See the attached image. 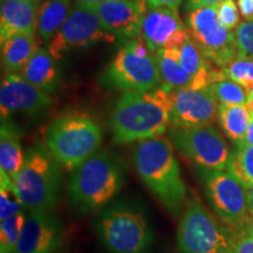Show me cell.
I'll return each instance as SVG.
<instances>
[{
	"label": "cell",
	"instance_id": "1",
	"mask_svg": "<svg viewBox=\"0 0 253 253\" xmlns=\"http://www.w3.org/2000/svg\"><path fill=\"white\" fill-rule=\"evenodd\" d=\"M172 91L167 84L145 91H125L110 118L114 141L125 144L163 135L171 125Z\"/></svg>",
	"mask_w": 253,
	"mask_h": 253
},
{
	"label": "cell",
	"instance_id": "2",
	"mask_svg": "<svg viewBox=\"0 0 253 253\" xmlns=\"http://www.w3.org/2000/svg\"><path fill=\"white\" fill-rule=\"evenodd\" d=\"M134 164L138 176L170 212L177 214L186 197V188L170 138L154 137L135 148Z\"/></svg>",
	"mask_w": 253,
	"mask_h": 253
},
{
	"label": "cell",
	"instance_id": "3",
	"mask_svg": "<svg viewBox=\"0 0 253 253\" xmlns=\"http://www.w3.org/2000/svg\"><path fill=\"white\" fill-rule=\"evenodd\" d=\"M125 173L118 157L107 151H96L73 170L69 179V197L84 212L102 209L119 194Z\"/></svg>",
	"mask_w": 253,
	"mask_h": 253
},
{
	"label": "cell",
	"instance_id": "4",
	"mask_svg": "<svg viewBox=\"0 0 253 253\" xmlns=\"http://www.w3.org/2000/svg\"><path fill=\"white\" fill-rule=\"evenodd\" d=\"M102 130L93 119L82 114L60 116L48 126L46 148L68 170H75L96 153Z\"/></svg>",
	"mask_w": 253,
	"mask_h": 253
},
{
	"label": "cell",
	"instance_id": "5",
	"mask_svg": "<svg viewBox=\"0 0 253 253\" xmlns=\"http://www.w3.org/2000/svg\"><path fill=\"white\" fill-rule=\"evenodd\" d=\"M13 183L28 212L50 211L61 188L60 163L42 145L28 148L24 166Z\"/></svg>",
	"mask_w": 253,
	"mask_h": 253
},
{
	"label": "cell",
	"instance_id": "6",
	"mask_svg": "<svg viewBox=\"0 0 253 253\" xmlns=\"http://www.w3.org/2000/svg\"><path fill=\"white\" fill-rule=\"evenodd\" d=\"M101 242L110 253H147L154 233L144 214L128 207H114L96 223Z\"/></svg>",
	"mask_w": 253,
	"mask_h": 253
},
{
	"label": "cell",
	"instance_id": "7",
	"mask_svg": "<svg viewBox=\"0 0 253 253\" xmlns=\"http://www.w3.org/2000/svg\"><path fill=\"white\" fill-rule=\"evenodd\" d=\"M236 237L201 202L192 199L183 213L177 239L182 253H231Z\"/></svg>",
	"mask_w": 253,
	"mask_h": 253
},
{
	"label": "cell",
	"instance_id": "8",
	"mask_svg": "<svg viewBox=\"0 0 253 253\" xmlns=\"http://www.w3.org/2000/svg\"><path fill=\"white\" fill-rule=\"evenodd\" d=\"M186 26L207 58L219 68L226 67L239 56L236 32L220 23L216 5L190 11Z\"/></svg>",
	"mask_w": 253,
	"mask_h": 253
},
{
	"label": "cell",
	"instance_id": "9",
	"mask_svg": "<svg viewBox=\"0 0 253 253\" xmlns=\"http://www.w3.org/2000/svg\"><path fill=\"white\" fill-rule=\"evenodd\" d=\"M169 138L183 156L192 161L199 169L225 171L231 154L226 142L213 126L197 128H175Z\"/></svg>",
	"mask_w": 253,
	"mask_h": 253
},
{
	"label": "cell",
	"instance_id": "10",
	"mask_svg": "<svg viewBox=\"0 0 253 253\" xmlns=\"http://www.w3.org/2000/svg\"><path fill=\"white\" fill-rule=\"evenodd\" d=\"M101 80L114 89L145 91L160 87L162 78L154 53L140 55L126 42L110 61Z\"/></svg>",
	"mask_w": 253,
	"mask_h": 253
},
{
	"label": "cell",
	"instance_id": "11",
	"mask_svg": "<svg viewBox=\"0 0 253 253\" xmlns=\"http://www.w3.org/2000/svg\"><path fill=\"white\" fill-rule=\"evenodd\" d=\"M115 40L116 37L106 31L89 6L77 2L65 24L47 43V49L53 58L60 60L69 52Z\"/></svg>",
	"mask_w": 253,
	"mask_h": 253
},
{
	"label": "cell",
	"instance_id": "12",
	"mask_svg": "<svg viewBox=\"0 0 253 253\" xmlns=\"http://www.w3.org/2000/svg\"><path fill=\"white\" fill-rule=\"evenodd\" d=\"M204 189L211 207L227 225L243 230L251 217L248 189L229 171L202 169Z\"/></svg>",
	"mask_w": 253,
	"mask_h": 253
},
{
	"label": "cell",
	"instance_id": "13",
	"mask_svg": "<svg viewBox=\"0 0 253 253\" xmlns=\"http://www.w3.org/2000/svg\"><path fill=\"white\" fill-rule=\"evenodd\" d=\"M52 104L48 93L40 89L26 79L8 73L2 78L0 86V110L1 120H7L12 114H25L36 116L42 115Z\"/></svg>",
	"mask_w": 253,
	"mask_h": 253
},
{
	"label": "cell",
	"instance_id": "14",
	"mask_svg": "<svg viewBox=\"0 0 253 253\" xmlns=\"http://www.w3.org/2000/svg\"><path fill=\"white\" fill-rule=\"evenodd\" d=\"M141 36L151 53L160 48H181L192 38L188 26L179 18L178 11L168 7L148 8Z\"/></svg>",
	"mask_w": 253,
	"mask_h": 253
},
{
	"label": "cell",
	"instance_id": "15",
	"mask_svg": "<svg viewBox=\"0 0 253 253\" xmlns=\"http://www.w3.org/2000/svg\"><path fill=\"white\" fill-rule=\"evenodd\" d=\"M217 115V100L209 88L203 90L173 89L171 126L175 128L211 126Z\"/></svg>",
	"mask_w": 253,
	"mask_h": 253
},
{
	"label": "cell",
	"instance_id": "16",
	"mask_svg": "<svg viewBox=\"0 0 253 253\" xmlns=\"http://www.w3.org/2000/svg\"><path fill=\"white\" fill-rule=\"evenodd\" d=\"M147 0H104L89 7L101 24L116 38H137L147 14Z\"/></svg>",
	"mask_w": 253,
	"mask_h": 253
},
{
	"label": "cell",
	"instance_id": "17",
	"mask_svg": "<svg viewBox=\"0 0 253 253\" xmlns=\"http://www.w3.org/2000/svg\"><path fill=\"white\" fill-rule=\"evenodd\" d=\"M63 230L50 211H30L13 253H56L62 244Z\"/></svg>",
	"mask_w": 253,
	"mask_h": 253
},
{
	"label": "cell",
	"instance_id": "18",
	"mask_svg": "<svg viewBox=\"0 0 253 253\" xmlns=\"http://www.w3.org/2000/svg\"><path fill=\"white\" fill-rule=\"evenodd\" d=\"M39 21V5L23 0H5L0 9V41L24 33H36Z\"/></svg>",
	"mask_w": 253,
	"mask_h": 253
},
{
	"label": "cell",
	"instance_id": "19",
	"mask_svg": "<svg viewBox=\"0 0 253 253\" xmlns=\"http://www.w3.org/2000/svg\"><path fill=\"white\" fill-rule=\"evenodd\" d=\"M20 130L7 120H1L0 128V173L14 182L24 166L25 153L20 143Z\"/></svg>",
	"mask_w": 253,
	"mask_h": 253
},
{
	"label": "cell",
	"instance_id": "20",
	"mask_svg": "<svg viewBox=\"0 0 253 253\" xmlns=\"http://www.w3.org/2000/svg\"><path fill=\"white\" fill-rule=\"evenodd\" d=\"M20 75L47 93H52L59 87V71L55 59L47 48L38 49L20 72Z\"/></svg>",
	"mask_w": 253,
	"mask_h": 253
},
{
	"label": "cell",
	"instance_id": "21",
	"mask_svg": "<svg viewBox=\"0 0 253 253\" xmlns=\"http://www.w3.org/2000/svg\"><path fill=\"white\" fill-rule=\"evenodd\" d=\"M38 49L39 47L34 33L18 34L9 38L1 42L2 67L8 73L21 72Z\"/></svg>",
	"mask_w": 253,
	"mask_h": 253
},
{
	"label": "cell",
	"instance_id": "22",
	"mask_svg": "<svg viewBox=\"0 0 253 253\" xmlns=\"http://www.w3.org/2000/svg\"><path fill=\"white\" fill-rule=\"evenodd\" d=\"M163 84L172 89L190 88L196 90L195 79L183 68L179 60V48H160L155 52Z\"/></svg>",
	"mask_w": 253,
	"mask_h": 253
},
{
	"label": "cell",
	"instance_id": "23",
	"mask_svg": "<svg viewBox=\"0 0 253 253\" xmlns=\"http://www.w3.org/2000/svg\"><path fill=\"white\" fill-rule=\"evenodd\" d=\"M179 60L183 68L195 79L196 90H203L211 84V66L209 59L201 46L196 41L190 39L179 48Z\"/></svg>",
	"mask_w": 253,
	"mask_h": 253
},
{
	"label": "cell",
	"instance_id": "24",
	"mask_svg": "<svg viewBox=\"0 0 253 253\" xmlns=\"http://www.w3.org/2000/svg\"><path fill=\"white\" fill-rule=\"evenodd\" d=\"M71 0H45L39 7L38 32L41 39L48 43L71 13Z\"/></svg>",
	"mask_w": 253,
	"mask_h": 253
},
{
	"label": "cell",
	"instance_id": "25",
	"mask_svg": "<svg viewBox=\"0 0 253 253\" xmlns=\"http://www.w3.org/2000/svg\"><path fill=\"white\" fill-rule=\"evenodd\" d=\"M218 120L227 137L237 145L244 142L246 130L251 120L245 106H218Z\"/></svg>",
	"mask_w": 253,
	"mask_h": 253
},
{
	"label": "cell",
	"instance_id": "26",
	"mask_svg": "<svg viewBox=\"0 0 253 253\" xmlns=\"http://www.w3.org/2000/svg\"><path fill=\"white\" fill-rule=\"evenodd\" d=\"M227 171L246 189L253 186V145H237V150L231 155Z\"/></svg>",
	"mask_w": 253,
	"mask_h": 253
},
{
	"label": "cell",
	"instance_id": "27",
	"mask_svg": "<svg viewBox=\"0 0 253 253\" xmlns=\"http://www.w3.org/2000/svg\"><path fill=\"white\" fill-rule=\"evenodd\" d=\"M209 89L216 97L217 102L227 106H245L249 93L245 87L231 79H223L209 86Z\"/></svg>",
	"mask_w": 253,
	"mask_h": 253
},
{
	"label": "cell",
	"instance_id": "28",
	"mask_svg": "<svg viewBox=\"0 0 253 253\" xmlns=\"http://www.w3.org/2000/svg\"><path fill=\"white\" fill-rule=\"evenodd\" d=\"M26 214L24 211L1 220L0 225V253H13L23 232Z\"/></svg>",
	"mask_w": 253,
	"mask_h": 253
},
{
	"label": "cell",
	"instance_id": "29",
	"mask_svg": "<svg viewBox=\"0 0 253 253\" xmlns=\"http://www.w3.org/2000/svg\"><path fill=\"white\" fill-rule=\"evenodd\" d=\"M0 219L24 211V204L14 183L2 173H0Z\"/></svg>",
	"mask_w": 253,
	"mask_h": 253
},
{
	"label": "cell",
	"instance_id": "30",
	"mask_svg": "<svg viewBox=\"0 0 253 253\" xmlns=\"http://www.w3.org/2000/svg\"><path fill=\"white\" fill-rule=\"evenodd\" d=\"M224 74L237 84H242L246 89L253 88V59L238 56L223 68Z\"/></svg>",
	"mask_w": 253,
	"mask_h": 253
},
{
	"label": "cell",
	"instance_id": "31",
	"mask_svg": "<svg viewBox=\"0 0 253 253\" xmlns=\"http://www.w3.org/2000/svg\"><path fill=\"white\" fill-rule=\"evenodd\" d=\"M239 56L253 59V21L240 24L236 31Z\"/></svg>",
	"mask_w": 253,
	"mask_h": 253
},
{
	"label": "cell",
	"instance_id": "32",
	"mask_svg": "<svg viewBox=\"0 0 253 253\" xmlns=\"http://www.w3.org/2000/svg\"><path fill=\"white\" fill-rule=\"evenodd\" d=\"M216 6L220 23L231 31L238 28L240 25V15L236 2L233 0H225V1H221Z\"/></svg>",
	"mask_w": 253,
	"mask_h": 253
},
{
	"label": "cell",
	"instance_id": "33",
	"mask_svg": "<svg viewBox=\"0 0 253 253\" xmlns=\"http://www.w3.org/2000/svg\"><path fill=\"white\" fill-rule=\"evenodd\" d=\"M231 253H253V235L245 230H240L233 243Z\"/></svg>",
	"mask_w": 253,
	"mask_h": 253
},
{
	"label": "cell",
	"instance_id": "34",
	"mask_svg": "<svg viewBox=\"0 0 253 253\" xmlns=\"http://www.w3.org/2000/svg\"><path fill=\"white\" fill-rule=\"evenodd\" d=\"M239 13L245 21H253V0H237Z\"/></svg>",
	"mask_w": 253,
	"mask_h": 253
},
{
	"label": "cell",
	"instance_id": "35",
	"mask_svg": "<svg viewBox=\"0 0 253 253\" xmlns=\"http://www.w3.org/2000/svg\"><path fill=\"white\" fill-rule=\"evenodd\" d=\"M221 1H225V0H186L184 8L188 12H190V11H194V9H197V8L218 5Z\"/></svg>",
	"mask_w": 253,
	"mask_h": 253
},
{
	"label": "cell",
	"instance_id": "36",
	"mask_svg": "<svg viewBox=\"0 0 253 253\" xmlns=\"http://www.w3.org/2000/svg\"><path fill=\"white\" fill-rule=\"evenodd\" d=\"M183 0H147L149 7H168L178 11Z\"/></svg>",
	"mask_w": 253,
	"mask_h": 253
},
{
	"label": "cell",
	"instance_id": "37",
	"mask_svg": "<svg viewBox=\"0 0 253 253\" xmlns=\"http://www.w3.org/2000/svg\"><path fill=\"white\" fill-rule=\"evenodd\" d=\"M242 144L246 145H253V118H251L248 126V130H246V135L244 138V142Z\"/></svg>",
	"mask_w": 253,
	"mask_h": 253
},
{
	"label": "cell",
	"instance_id": "38",
	"mask_svg": "<svg viewBox=\"0 0 253 253\" xmlns=\"http://www.w3.org/2000/svg\"><path fill=\"white\" fill-rule=\"evenodd\" d=\"M75 1L79 2V4H84V5H87V6H91V5L100 4V2L104 1V0H75Z\"/></svg>",
	"mask_w": 253,
	"mask_h": 253
},
{
	"label": "cell",
	"instance_id": "39",
	"mask_svg": "<svg viewBox=\"0 0 253 253\" xmlns=\"http://www.w3.org/2000/svg\"><path fill=\"white\" fill-rule=\"evenodd\" d=\"M249 195V203H250V211H251V216L253 214V186L248 189Z\"/></svg>",
	"mask_w": 253,
	"mask_h": 253
},
{
	"label": "cell",
	"instance_id": "40",
	"mask_svg": "<svg viewBox=\"0 0 253 253\" xmlns=\"http://www.w3.org/2000/svg\"><path fill=\"white\" fill-rule=\"evenodd\" d=\"M243 230L248 231V232L252 233V235H253V214H252L251 217H250V219H249V221H248V224H246V226H245L244 229H243Z\"/></svg>",
	"mask_w": 253,
	"mask_h": 253
},
{
	"label": "cell",
	"instance_id": "41",
	"mask_svg": "<svg viewBox=\"0 0 253 253\" xmlns=\"http://www.w3.org/2000/svg\"><path fill=\"white\" fill-rule=\"evenodd\" d=\"M23 1L30 2V4H34V5H39L40 0H23Z\"/></svg>",
	"mask_w": 253,
	"mask_h": 253
},
{
	"label": "cell",
	"instance_id": "42",
	"mask_svg": "<svg viewBox=\"0 0 253 253\" xmlns=\"http://www.w3.org/2000/svg\"><path fill=\"white\" fill-rule=\"evenodd\" d=\"M2 1H5V0H1V2H2Z\"/></svg>",
	"mask_w": 253,
	"mask_h": 253
}]
</instances>
